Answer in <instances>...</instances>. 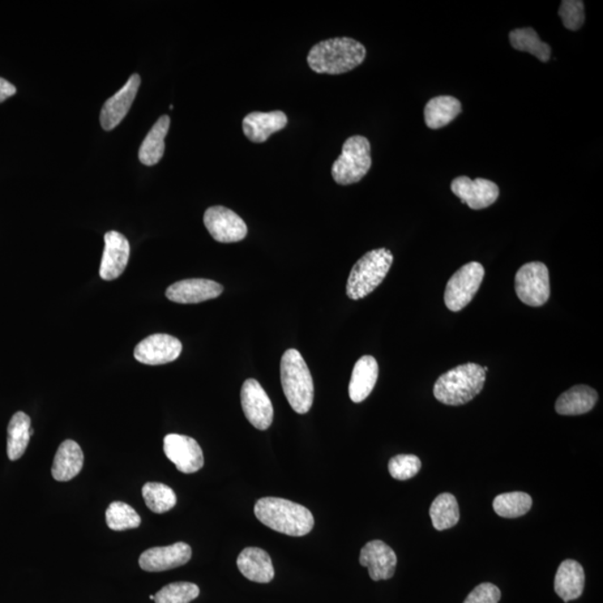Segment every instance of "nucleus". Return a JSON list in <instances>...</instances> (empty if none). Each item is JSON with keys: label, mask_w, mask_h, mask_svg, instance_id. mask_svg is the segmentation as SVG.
<instances>
[{"label": "nucleus", "mask_w": 603, "mask_h": 603, "mask_svg": "<svg viewBox=\"0 0 603 603\" xmlns=\"http://www.w3.org/2000/svg\"><path fill=\"white\" fill-rule=\"evenodd\" d=\"M367 57L366 47L348 37L331 38L312 47L307 63L319 74H344L361 66Z\"/></svg>", "instance_id": "1"}, {"label": "nucleus", "mask_w": 603, "mask_h": 603, "mask_svg": "<svg viewBox=\"0 0 603 603\" xmlns=\"http://www.w3.org/2000/svg\"><path fill=\"white\" fill-rule=\"evenodd\" d=\"M255 515L267 528L289 537H305L314 526V517L301 504L279 498H264L256 503Z\"/></svg>", "instance_id": "2"}, {"label": "nucleus", "mask_w": 603, "mask_h": 603, "mask_svg": "<svg viewBox=\"0 0 603 603\" xmlns=\"http://www.w3.org/2000/svg\"><path fill=\"white\" fill-rule=\"evenodd\" d=\"M486 372L477 363H465L445 372L434 386L436 399L448 406L472 401L484 388Z\"/></svg>", "instance_id": "3"}, {"label": "nucleus", "mask_w": 603, "mask_h": 603, "mask_svg": "<svg viewBox=\"0 0 603 603\" xmlns=\"http://www.w3.org/2000/svg\"><path fill=\"white\" fill-rule=\"evenodd\" d=\"M281 382L284 395L295 413L310 412L314 399V384L309 367L298 350L289 349L282 357Z\"/></svg>", "instance_id": "4"}, {"label": "nucleus", "mask_w": 603, "mask_h": 603, "mask_svg": "<svg viewBox=\"0 0 603 603\" xmlns=\"http://www.w3.org/2000/svg\"><path fill=\"white\" fill-rule=\"evenodd\" d=\"M393 263V255L387 248L367 251L358 260L346 283V295L353 301L374 292L386 279Z\"/></svg>", "instance_id": "5"}, {"label": "nucleus", "mask_w": 603, "mask_h": 603, "mask_svg": "<svg viewBox=\"0 0 603 603\" xmlns=\"http://www.w3.org/2000/svg\"><path fill=\"white\" fill-rule=\"evenodd\" d=\"M371 145L361 135L345 141L339 158L332 166V177L342 186L352 185L365 178L371 168Z\"/></svg>", "instance_id": "6"}, {"label": "nucleus", "mask_w": 603, "mask_h": 603, "mask_svg": "<svg viewBox=\"0 0 603 603\" xmlns=\"http://www.w3.org/2000/svg\"><path fill=\"white\" fill-rule=\"evenodd\" d=\"M483 265L472 262L460 267L448 281L445 290V305L448 310L460 312L473 301L484 280Z\"/></svg>", "instance_id": "7"}, {"label": "nucleus", "mask_w": 603, "mask_h": 603, "mask_svg": "<svg viewBox=\"0 0 603 603\" xmlns=\"http://www.w3.org/2000/svg\"><path fill=\"white\" fill-rule=\"evenodd\" d=\"M515 292L526 305H545L550 298L549 269L540 262L523 265L516 273Z\"/></svg>", "instance_id": "8"}, {"label": "nucleus", "mask_w": 603, "mask_h": 603, "mask_svg": "<svg viewBox=\"0 0 603 603\" xmlns=\"http://www.w3.org/2000/svg\"><path fill=\"white\" fill-rule=\"evenodd\" d=\"M164 452L171 463L183 474L198 472L204 468L203 449L197 440L185 435L169 434L164 439Z\"/></svg>", "instance_id": "9"}, {"label": "nucleus", "mask_w": 603, "mask_h": 603, "mask_svg": "<svg viewBox=\"0 0 603 603\" xmlns=\"http://www.w3.org/2000/svg\"><path fill=\"white\" fill-rule=\"evenodd\" d=\"M241 399L247 421L259 430L268 429L274 418L273 405L258 380L247 379L244 383Z\"/></svg>", "instance_id": "10"}, {"label": "nucleus", "mask_w": 603, "mask_h": 603, "mask_svg": "<svg viewBox=\"0 0 603 603\" xmlns=\"http://www.w3.org/2000/svg\"><path fill=\"white\" fill-rule=\"evenodd\" d=\"M204 222L212 237L220 243L241 242L248 233L245 221L236 213L222 206L208 208Z\"/></svg>", "instance_id": "11"}, {"label": "nucleus", "mask_w": 603, "mask_h": 603, "mask_svg": "<svg viewBox=\"0 0 603 603\" xmlns=\"http://www.w3.org/2000/svg\"><path fill=\"white\" fill-rule=\"evenodd\" d=\"M182 344L169 335H152L141 341L135 349V360L148 366H161L177 360Z\"/></svg>", "instance_id": "12"}, {"label": "nucleus", "mask_w": 603, "mask_h": 603, "mask_svg": "<svg viewBox=\"0 0 603 603\" xmlns=\"http://www.w3.org/2000/svg\"><path fill=\"white\" fill-rule=\"evenodd\" d=\"M451 189L452 194L468 205L474 211H481L491 206L498 200L499 189L495 182L484 178H477L475 181L460 175L452 181Z\"/></svg>", "instance_id": "13"}, {"label": "nucleus", "mask_w": 603, "mask_h": 603, "mask_svg": "<svg viewBox=\"0 0 603 603\" xmlns=\"http://www.w3.org/2000/svg\"><path fill=\"white\" fill-rule=\"evenodd\" d=\"M192 550L187 543L178 542L168 546L152 547L144 551L139 559L143 570L147 572L168 571L185 566L190 561Z\"/></svg>", "instance_id": "14"}, {"label": "nucleus", "mask_w": 603, "mask_h": 603, "mask_svg": "<svg viewBox=\"0 0 603 603\" xmlns=\"http://www.w3.org/2000/svg\"><path fill=\"white\" fill-rule=\"evenodd\" d=\"M104 251L102 256L100 276L104 281L117 280L127 268L130 259L129 241L121 233L111 230L104 236Z\"/></svg>", "instance_id": "15"}, {"label": "nucleus", "mask_w": 603, "mask_h": 603, "mask_svg": "<svg viewBox=\"0 0 603 603\" xmlns=\"http://www.w3.org/2000/svg\"><path fill=\"white\" fill-rule=\"evenodd\" d=\"M140 84L139 74L130 76L126 85L105 102L100 115L101 127L105 131L113 130L126 118L139 91Z\"/></svg>", "instance_id": "16"}, {"label": "nucleus", "mask_w": 603, "mask_h": 603, "mask_svg": "<svg viewBox=\"0 0 603 603\" xmlns=\"http://www.w3.org/2000/svg\"><path fill=\"white\" fill-rule=\"evenodd\" d=\"M224 288L215 281L190 279L179 281L166 290V297L179 305H197L220 297Z\"/></svg>", "instance_id": "17"}, {"label": "nucleus", "mask_w": 603, "mask_h": 603, "mask_svg": "<svg viewBox=\"0 0 603 603\" xmlns=\"http://www.w3.org/2000/svg\"><path fill=\"white\" fill-rule=\"evenodd\" d=\"M360 564L367 568L372 580H389L396 572L397 555L386 543L375 540L362 547Z\"/></svg>", "instance_id": "18"}, {"label": "nucleus", "mask_w": 603, "mask_h": 603, "mask_svg": "<svg viewBox=\"0 0 603 603\" xmlns=\"http://www.w3.org/2000/svg\"><path fill=\"white\" fill-rule=\"evenodd\" d=\"M288 117L282 111L272 112H251L243 121V130L251 143H262L269 136L288 126Z\"/></svg>", "instance_id": "19"}, {"label": "nucleus", "mask_w": 603, "mask_h": 603, "mask_svg": "<svg viewBox=\"0 0 603 603\" xmlns=\"http://www.w3.org/2000/svg\"><path fill=\"white\" fill-rule=\"evenodd\" d=\"M237 567L242 575L253 583L268 584L275 576L271 557L259 547L243 550L237 559Z\"/></svg>", "instance_id": "20"}, {"label": "nucleus", "mask_w": 603, "mask_h": 603, "mask_svg": "<svg viewBox=\"0 0 603 603\" xmlns=\"http://www.w3.org/2000/svg\"><path fill=\"white\" fill-rule=\"evenodd\" d=\"M585 575L583 566L575 560H566L558 568L554 590L566 603L583 596Z\"/></svg>", "instance_id": "21"}, {"label": "nucleus", "mask_w": 603, "mask_h": 603, "mask_svg": "<svg viewBox=\"0 0 603 603\" xmlns=\"http://www.w3.org/2000/svg\"><path fill=\"white\" fill-rule=\"evenodd\" d=\"M378 375L379 366L374 357L365 356L359 359L351 375L350 399L356 404L365 401L374 390Z\"/></svg>", "instance_id": "22"}, {"label": "nucleus", "mask_w": 603, "mask_h": 603, "mask_svg": "<svg viewBox=\"0 0 603 603\" xmlns=\"http://www.w3.org/2000/svg\"><path fill=\"white\" fill-rule=\"evenodd\" d=\"M84 465L82 448L74 440H66L55 455L52 475L55 481L68 482L78 476Z\"/></svg>", "instance_id": "23"}, {"label": "nucleus", "mask_w": 603, "mask_h": 603, "mask_svg": "<svg viewBox=\"0 0 603 603\" xmlns=\"http://www.w3.org/2000/svg\"><path fill=\"white\" fill-rule=\"evenodd\" d=\"M598 401V393L593 388L575 386L558 398L555 410L562 416H577L591 412Z\"/></svg>", "instance_id": "24"}, {"label": "nucleus", "mask_w": 603, "mask_h": 603, "mask_svg": "<svg viewBox=\"0 0 603 603\" xmlns=\"http://www.w3.org/2000/svg\"><path fill=\"white\" fill-rule=\"evenodd\" d=\"M34 430L28 414L19 412L12 417L7 429V455L11 460H19L25 454Z\"/></svg>", "instance_id": "25"}, {"label": "nucleus", "mask_w": 603, "mask_h": 603, "mask_svg": "<svg viewBox=\"0 0 603 603\" xmlns=\"http://www.w3.org/2000/svg\"><path fill=\"white\" fill-rule=\"evenodd\" d=\"M461 112V104L454 97L440 96L431 98L425 108V122L431 130L442 129L454 121Z\"/></svg>", "instance_id": "26"}, {"label": "nucleus", "mask_w": 603, "mask_h": 603, "mask_svg": "<svg viewBox=\"0 0 603 603\" xmlns=\"http://www.w3.org/2000/svg\"><path fill=\"white\" fill-rule=\"evenodd\" d=\"M170 118L162 115L141 144L139 159L144 166H155L162 159L165 153V139L168 135Z\"/></svg>", "instance_id": "27"}, {"label": "nucleus", "mask_w": 603, "mask_h": 603, "mask_svg": "<svg viewBox=\"0 0 603 603\" xmlns=\"http://www.w3.org/2000/svg\"><path fill=\"white\" fill-rule=\"evenodd\" d=\"M429 514L434 528L438 531L451 529L460 522L459 503L454 495L443 493L431 504Z\"/></svg>", "instance_id": "28"}, {"label": "nucleus", "mask_w": 603, "mask_h": 603, "mask_svg": "<svg viewBox=\"0 0 603 603\" xmlns=\"http://www.w3.org/2000/svg\"><path fill=\"white\" fill-rule=\"evenodd\" d=\"M508 37H510L511 45L516 50L532 54L543 63L550 61L552 52L550 45L543 43L533 28L513 29Z\"/></svg>", "instance_id": "29"}, {"label": "nucleus", "mask_w": 603, "mask_h": 603, "mask_svg": "<svg viewBox=\"0 0 603 603\" xmlns=\"http://www.w3.org/2000/svg\"><path fill=\"white\" fill-rule=\"evenodd\" d=\"M532 504V498L529 494L523 491H512L496 496L493 507L496 514L506 519H516L531 510Z\"/></svg>", "instance_id": "30"}, {"label": "nucleus", "mask_w": 603, "mask_h": 603, "mask_svg": "<svg viewBox=\"0 0 603 603\" xmlns=\"http://www.w3.org/2000/svg\"><path fill=\"white\" fill-rule=\"evenodd\" d=\"M145 506L157 514L173 510L177 504V495L168 485L162 483H147L143 487Z\"/></svg>", "instance_id": "31"}, {"label": "nucleus", "mask_w": 603, "mask_h": 603, "mask_svg": "<svg viewBox=\"0 0 603 603\" xmlns=\"http://www.w3.org/2000/svg\"><path fill=\"white\" fill-rule=\"evenodd\" d=\"M106 524L113 531L139 528L141 517L129 504L123 502L111 503L105 512Z\"/></svg>", "instance_id": "32"}, {"label": "nucleus", "mask_w": 603, "mask_h": 603, "mask_svg": "<svg viewBox=\"0 0 603 603\" xmlns=\"http://www.w3.org/2000/svg\"><path fill=\"white\" fill-rule=\"evenodd\" d=\"M198 585L191 583H174L162 588L155 596L156 603H189L199 596Z\"/></svg>", "instance_id": "33"}, {"label": "nucleus", "mask_w": 603, "mask_h": 603, "mask_svg": "<svg viewBox=\"0 0 603 603\" xmlns=\"http://www.w3.org/2000/svg\"><path fill=\"white\" fill-rule=\"evenodd\" d=\"M421 469V461L414 455H397L389 461V473L397 481H407Z\"/></svg>", "instance_id": "34"}, {"label": "nucleus", "mask_w": 603, "mask_h": 603, "mask_svg": "<svg viewBox=\"0 0 603 603\" xmlns=\"http://www.w3.org/2000/svg\"><path fill=\"white\" fill-rule=\"evenodd\" d=\"M559 16L561 17L564 27L570 31H579L585 19L584 3L580 0H564L560 6Z\"/></svg>", "instance_id": "35"}, {"label": "nucleus", "mask_w": 603, "mask_h": 603, "mask_svg": "<svg viewBox=\"0 0 603 603\" xmlns=\"http://www.w3.org/2000/svg\"><path fill=\"white\" fill-rule=\"evenodd\" d=\"M500 597L502 593L495 584L485 583L477 585L465 599L464 603H499Z\"/></svg>", "instance_id": "36"}, {"label": "nucleus", "mask_w": 603, "mask_h": 603, "mask_svg": "<svg viewBox=\"0 0 603 603\" xmlns=\"http://www.w3.org/2000/svg\"><path fill=\"white\" fill-rule=\"evenodd\" d=\"M16 91L15 85L8 82L5 79L0 78V104L7 100L8 97H14Z\"/></svg>", "instance_id": "37"}, {"label": "nucleus", "mask_w": 603, "mask_h": 603, "mask_svg": "<svg viewBox=\"0 0 603 603\" xmlns=\"http://www.w3.org/2000/svg\"><path fill=\"white\" fill-rule=\"evenodd\" d=\"M150 599H151V600L155 601V596H153V594H151V596H150Z\"/></svg>", "instance_id": "38"}]
</instances>
